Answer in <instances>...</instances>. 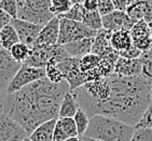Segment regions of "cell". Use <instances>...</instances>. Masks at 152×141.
<instances>
[{"label": "cell", "instance_id": "obj_11", "mask_svg": "<svg viewBox=\"0 0 152 141\" xmlns=\"http://www.w3.org/2000/svg\"><path fill=\"white\" fill-rule=\"evenodd\" d=\"M22 64L14 61L10 52L0 49V87L6 90L9 84L20 68Z\"/></svg>", "mask_w": 152, "mask_h": 141}, {"label": "cell", "instance_id": "obj_32", "mask_svg": "<svg viewBox=\"0 0 152 141\" xmlns=\"http://www.w3.org/2000/svg\"><path fill=\"white\" fill-rule=\"evenodd\" d=\"M135 128H147V129H152V103L148 106V109L143 113L137 125Z\"/></svg>", "mask_w": 152, "mask_h": 141}, {"label": "cell", "instance_id": "obj_27", "mask_svg": "<svg viewBox=\"0 0 152 141\" xmlns=\"http://www.w3.org/2000/svg\"><path fill=\"white\" fill-rule=\"evenodd\" d=\"M70 0H50V11L54 16H61L71 9Z\"/></svg>", "mask_w": 152, "mask_h": 141}, {"label": "cell", "instance_id": "obj_41", "mask_svg": "<svg viewBox=\"0 0 152 141\" xmlns=\"http://www.w3.org/2000/svg\"><path fill=\"white\" fill-rule=\"evenodd\" d=\"M15 1H16V7H18V12L23 8L24 3H25V0H15Z\"/></svg>", "mask_w": 152, "mask_h": 141}, {"label": "cell", "instance_id": "obj_12", "mask_svg": "<svg viewBox=\"0 0 152 141\" xmlns=\"http://www.w3.org/2000/svg\"><path fill=\"white\" fill-rule=\"evenodd\" d=\"M133 40V46L137 48L141 53L149 51L152 48V38L150 36L149 24L143 20L134 24L129 30Z\"/></svg>", "mask_w": 152, "mask_h": 141}, {"label": "cell", "instance_id": "obj_35", "mask_svg": "<svg viewBox=\"0 0 152 141\" xmlns=\"http://www.w3.org/2000/svg\"><path fill=\"white\" fill-rule=\"evenodd\" d=\"M114 6L111 2V0H97V11L100 16L108 15L109 13L114 11Z\"/></svg>", "mask_w": 152, "mask_h": 141}, {"label": "cell", "instance_id": "obj_1", "mask_svg": "<svg viewBox=\"0 0 152 141\" xmlns=\"http://www.w3.org/2000/svg\"><path fill=\"white\" fill-rule=\"evenodd\" d=\"M68 91L70 89L66 82L53 84L42 78L7 94L1 102L2 113L20 125L29 136L39 125L57 119L61 100Z\"/></svg>", "mask_w": 152, "mask_h": 141}, {"label": "cell", "instance_id": "obj_10", "mask_svg": "<svg viewBox=\"0 0 152 141\" xmlns=\"http://www.w3.org/2000/svg\"><path fill=\"white\" fill-rule=\"evenodd\" d=\"M10 24L14 27V30L18 33L20 42L26 45L29 48L34 47L39 33L42 30V26L20 20V19H12Z\"/></svg>", "mask_w": 152, "mask_h": 141}, {"label": "cell", "instance_id": "obj_16", "mask_svg": "<svg viewBox=\"0 0 152 141\" xmlns=\"http://www.w3.org/2000/svg\"><path fill=\"white\" fill-rule=\"evenodd\" d=\"M142 62L141 59H124L119 56L114 65V72L117 76L120 77H136L141 76Z\"/></svg>", "mask_w": 152, "mask_h": 141}, {"label": "cell", "instance_id": "obj_31", "mask_svg": "<svg viewBox=\"0 0 152 141\" xmlns=\"http://www.w3.org/2000/svg\"><path fill=\"white\" fill-rule=\"evenodd\" d=\"M59 19H66V20L75 21V22H81L82 23V18H83V8L81 4H75L71 7V9L68 12H66L65 14L57 16Z\"/></svg>", "mask_w": 152, "mask_h": 141}, {"label": "cell", "instance_id": "obj_38", "mask_svg": "<svg viewBox=\"0 0 152 141\" xmlns=\"http://www.w3.org/2000/svg\"><path fill=\"white\" fill-rule=\"evenodd\" d=\"M12 18L10 16L6 11H3L2 9H0V30H2L3 27L9 25L11 23Z\"/></svg>", "mask_w": 152, "mask_h": 141}, {"label": "cell", "instance_id": "obj_15", "mask_svg": "<svg viewBox=\"0 0 152 141\" xmlns=\"http://www.w3.org/2000/svg\"><path fill=\"white\" fill-rule=\"evenodd\" d=\"M79 65L86 82L102 78V70H100V56L90 53L80 59Z\"/></svg>", "mask_w": 152, "mask_h": 141}, {"label": "cell", "instance_id": "obj_2", "mask_svg": "<svg viewBox=\"0 0 152 141\" xmlns=\"http://www.w3.org/2000/svg\"><path fill=\"white\" fill-rule=\"evenodd\" d=\"M110 92L106 100L82 109L91 118L95 115L110 117L135 127L151 103L150 82L142 76H109Z\"/></svg>", "mask_w": 152, "mask_h": 141}, {"label": "cell", "instance_id": "obj_45", "mask_svg": "<svg viewBox=\"0 0 152 141\" xmlns=\"http://www.w3.org/2000/svg\"><path fill=\"white\" fill-rule=\"evenodd\" d=\"M65 141H80V140H79V137H72V138H69Z\"/></svg>", "mask_w": 152, "mask_h": 141}, {"label": "cell", "instance_id": "obj_22", "mask_svg": "<svg viewBox=\"0 0 152 141\" xmlns=\"http://www.w3.org/2000/svg\"><path fill=\"white\" fill-rule=\"evenodd\" d=\"M78 109H79V104L77 102L76 98L71 91H68L61 100L58 112V118H73Z\"/></svg>", "mask_w": 152, "mask_h": 141}, {"label": "cell", "instance_id": "obj_43", "mask_svg": "<svg viewBox=\"0 0 152 141\" xmlns=\"http://www.w3.org/2000/svg\"><path fill=\"white\" fill-rule=\"evenodd\" d=\"M79 140L80 141H99V140H95V139L88 138V137H84V136H79Z\"/></svg>", "mask_w": 152, "mask_h": 141}, {"label": "cell", "instance_id": "obj_39", "mask_svg": "<svg viewBox=\"0 0 152 141\" xmlns=\"http://www.w3.org/2000/svg\"><path fill=\"white\" fill-rule=\"evenodd\" d=\"M85 11L92 12L97 10V0H84L81 4Z\"/></svg>", "mask_w": 152, "mask_h": 141}, {"label": "cell", "instance_id": "obj_6", "mask_svg": "<svg viewBox=\"0 0 152 141\" xmlns=\"http://www.w3.org/2000/svg\"><path fill=\"white\" fill-rule=\"evenodd\" d=\"M97 32L86 27L81 22L59 19V35L57 45L63 46L80 39L94 38Z\"/></svg>", "mask_w": 152, "mask_h": 141}, {"label": "cell", "instance_id": "obj_44", "mask_svg": "<svg viewBox=\"0 0 152 141\" xmlns=\"http://www.w3.org/2000/svg\"><path fill=\"white\" fill-rule=\"evenodd\" d=\"M70 1L72 3V6H75V4H82L84 0H70Z\"/></svg>", "mask_w": 152, "mask_h": 141}, {"label": "cell", "instance_id": "obj_47", "mask_svg": "<svg viewBox=\"0 0 152 141\" xmlns=\"http://www.w3.org/2000/svg\"><path fill=\"white\" fill-rule=\"evenodd\" d=\"M149 28H150V36H151V38H152V24L149 25Z\"/></svg>", "mask_w": 152, "mask_h": 141}, {"label": "cell", "instance_id": "obj_14", "mask_svg": "<svg viewBox=\"0 0 152 141\" xmlns=\"http://www.w3.org/2000/svg\"><path fill=\"white\" fill-rule=\"evenodd\" d=\"M59 35V19L54 16L51 19L39 33L34 46H54L57 45Z\"/></svg>", "mask_w": 152, "mask_h": 141}, {"label": "cell", "instance_id": "obj_17", "mask_svg": "<svg viewBox=\"0 0 152 141\" xmlns=\"http://www.w3.org/2000/svg\"><path fill=\"white\" fill-rule=\"evenodd\" d=\"M111 32L102 28L98 30L96 36L94 37L93 46H92V54L98 56H109L114 53H118L113 50L110 44V38H111Z\"/></svg>", "mask_w": 152, "mask_h": 141}, {"label": "cell", "instance_id": "obj_4", "mask_svg": "<svg viewBox=\"0 0 152 141\" xmlns=\"http://www.w3.org/2000/svg\"><path fill=\"white\" fill-rule=\"evenodd\" d=\"M70 56L65 50L63 46L54 45V46H34L30 49V54L28 59L23 64L29 65L32 68H45L47 64L52 59H55L57 63L69 59Z\"/></svg>", "mask_w": 152, "mask_h": 141}, {"label": "cell", "instance_id": "obj_7", "mask_svg": "<svg viewBox=\"0 0 152 141\" xmlns=\"http://www.w3.org/2000/svg\"><path fill=\"white\" fill-rule=\"evenodd\" d=\"M45 78V70L44 68H32L29 65L22 64L20 68L15 74L13 79L9 84L8 88L6 89L7 94H14L20 89L25 88L26 86L30 85L32 82Z\"/></svg>", "mask_w": 152, "mask_h": 141}, {"label": "cell", "instance_id": "obj_3", "mask_svg": "<svg viewBox=\"0 0 152 141\" xmlns=\"http://www.w3.org/2000/svg\"><path fill=\"white\" fill-rule=\"evenodd\" d=\"M135 127L120 121L95 115L90 118L88 126L83 134L84 137L99 141H129Z\"/></svg>", "mask_w": 152, "mask_h": 141}, {"label": "cell", "instance_id": "obj_42", "mask_svg": "<svg viewBox=\"0 0 152 141\" xmlns=\"http://www.w3.org/2000/svg\"><path fill=\"white\" fill-rule=\"evenodd\" d=\"M6 96H7L6 90L0 87V102H2V100L4 99V97H6Z\"/></svg>", "mask_w": 152, "mask_h": 141}, {"label": "cell", "instance_id": "obj_48", "mask_svg": "<svg viewBox=\"0 0 152 141\" xmlns=\"http://www.w3.org/2000/svg\"><path fill=\"white\" fill-rule=\"evenodd\" d=\"M24 141H30V139H29V138H28V137H27V138H26V139H25V140H24Z\"/></svg>", "mask_w": 152, "mask_h": 141}, {"label": "cell", "instance_id": "obj_46", "mask_svg": "<svg viewBox=\"0 0 152 141\" xmlns=\"http://www.w3.org/2000/svg\"><path fill=\"white\" fill-rule=\"evenodd\" d=\"M150 98H151V103H152V82H150Z\"/></svg>", "mask_w": 152, "mask_h": 141}, {"label": "cell", "instance_id": "obj_20", "mask_svg": "<svg viewBox=\"0 0 152 141\" xmlns=\"http://www.w3.org/2000/svg\"><path fill=\"white\" fill-rule=\"evenodd\" d=\"M110 44H111V47L113 48V50L119 54L129 49L133 46V40L129 30L113 32L111 34Z\"/></svg>", "mask_w": 152, "mask_h": 141}, {"label": "cell", "instance_id": "obj_5", "mask_svg": "<svg viewBox=\"0 0 152 141\" xmlns=\"http://www.w3.org/2000/svg\"><path fill=\"white\" fill-rule=\"evenodd\" d=\"M54 18L50 11V0H25L23 8L18 12L16 19L44 26Z\"/></svg>", "mask_w": 152, "mask_h": 141}, {"label": "cell", "instance_id": "obj_23", "mask_svg": "<svg viewBox=\"0 0 152 141\" xmlns=\"http://www.w3.org/2000/svg\"><path fill=\"white\" fill-rule=\"evenodd\" d=\"M18 42H20L18 33L11 24L4 26L0 30V46L2 49L10 51V49Z\"/></svg>", "mask_w": 152, "mask_h": 141}, {"label": "cell", "instance_id": "obj_26", "mask_svg": "<svg viewBox=\"0 0 152 141\" xmlns=\"http://www.w3.org/2000/svg\"><path fill=\"white\" fill-rule=\"evenodd\" d=\"M30 49L28 46L26 45L22 44V42H18V44H15L13 47L10 49V54L11 56L14 59V61H16L18 63H20V64H23L24 62L26 61L28 59V56L30 54Z\"/></svg>", "mask_w": 152, "mask_h": 141}, {"label": "cell", "instance_id": "obj_37", "mask_svg": "<svg viewBox=\"0 0 152 141\" xmlns=\"http://www.w3.org/2000/svg\"><path fill=\"white\" fill-rule=\"evenodd\" d=\"M119 56H121V58H124V59H129V60L139 59V58L141 56V52L138 50L137 48H135L134 46H132V47L129 48V49H127L126 51L120 53V54H119Z\"/></svg>", "mask_w": 152, "mask_h": 141}, {"label": "cell", "instance_id": "obj_8", "mask_svg": "<svg viewBox=\"0 0 152 141\" xmlns=\"http://www.w3.org/2000/svg\"><path fill=\"white\" fill-rule=\"evenodd\" d=\"M79 62V58H69L57 63V66L64 76L65 82L69 85L70 91L80 88L86 82L84 75L80 70Z\"/></svg>", "mask_w": 152, "mask_h": 141}, {"label": "cell", "instance_id": "obj_40", "mask_svg": "<svg viewBox=\"0 0 152 141\" xmlns=\"http://www.w3.org/2000/svg\"><path fill=\"white\" fill-rule=\"evenodd\" d=\"M111 2L118 11H125L127 8V0H111Z\"/></svg>", "mask_w": 152, "mask_h": 141}, {"label": "cell", "instance_id": "obj_19", "mask_svg": "<svg viewBox=\"0 0 152 141\" xmlns=\"http://www.w3.org/2000/svg\"><path fill=\"white\" fill-rule=\"evenodd\" d=\"M94 38H85L63 45V48L67 51L70 58H83L91 53Z\"/></svg>", "mask_w": 152, "mask_h": 141}, {"label": "cell", "instance_id": "obj_25", "mask_svg": "<svg viewBox=\"0 0 152 141\" xmlns=\"http://www.w3.org/2000/svg\"><path fill=\"white\" fill-rule=\"evenodd\" d=\"M45 78L50 80L53 84H61V82H65L64 76L61 72L59 70L58 66H57V61L55 59H52L45 66Z\"/></svg>", "mask_w": 152, "mask_h": 141}, {"label": "cell", "instance_id": "obj_30", "mask_svg": "<svg viewBox=\"0 0 152 141\" xmlns=\"http://www.w3.org/2000/svg\"><path fill=\"white\" fill-rule=\"evenodd\" d=\"M73 121L76 124L77 127V131H78V135L83 136V134L85 132L86 128L88 126V123H90V117H88L86 113L82 109H78L77 113L73 116Z\"/></svg>", "mask_w": 152, "mask_h": 141}, {"label": "cell", "instance_id": "obj_29", "mask_svg": "<svg viewBox=\"0 0 152 141\" xmlns=\"http://www.w3.org/2000/svg\"><path fill=\"white\" fill-rule=\"evenodd\" d=\"M141 62H142V68H141V76L146 78L148 82H152V48L147 52L141 53Z\"/></svg>", "mask_w": 152, "mask_h": 141}, {"label": "cell", "instance_id": "obj_24", "mask_svg": "<svg viewBox=\"0 0 152 141\" xmlns=\"http://www.w3.org/2000/svg\"><path fill=\"white\" fill-rule=\"evenodd\" d=\"M82 23L84 24L85 26L91 28V30L98 32L102 28V16L99 15L98 11H85L83 9V18H82Z\"/></svg>", "mask_w": 152, "mask_h": 141}, {"label": "cell", "instance_id": "obj_21", "mask_svg": "<svg viewBox=\"0 0 152 141\" xmlns=\"http://www.w3.org/2000/svg\"><path fill=\"white\" fill-rule=\"evenodd\" d=\"M56 119H51L39 125L28 136L30 141H53V132L55 127Z\"/></svg>", "mask_w": 152, "mask_h": 141}, {"label": "cell", "instance_id": "obj_50", "mask_svg": "<svg viewBox=\"0 0 152 141\" xmlns=\"http://www.w3.org/2000/svg\"><path fill=\"white\" fill-rule=\"evenodd\" d=\"M0 49H2V48H1V46H0Z\"/></svg>", "mask_w": 152, "mask_h": 141}, {"label": "cell", "instance_id": "obj_28", "mask_svg": "<svg viewBox=\"0 0 152 141\" xmlns=\"http://www.w3.org/2000/svg\"><path fill=\"white\" fill-rule=\"evenodd\" d=\"M125 13L134 23H137L139 21L143 20V13L140 0H134L132 2H129L125 10Z\"/></svg>", "mask_w": 152, "mask_h": 141}, {"label": "cell", "instance_id": "obj_33", "mask_svg": "<svg viewBox=\"0 0 152 141\" xmlns=\"http://www.w3.org/2000/svg\"><path fill=\"white\" fill-rule=\"evenodd\" d=\"M129 141H152V129L135 128Z\"/></svg>", "mask_w": 152, "mask_h": 141}, {"label": "cell", "instance_id": "obj_34", "mask_svg": "<svg viewBox=\"0 0 152 141\" xmlns=\"http://www.w3.org/2000/svg\"><path fill=\"white\" fill-rule=\"evenodd\" d=\"M0 9L6 11L12 19H16L18 7L15 0H0Z\"/></svg>", "mask_w": 152, "mask_h": 141}, {"label": "cell", "instance_id": "obj_9", "mask_svg": "<svg viewBox=\"0 0 152 141\" xmlns=\"http://www.w3.org/2000/svg\"><path fill=\"white\" fill-rule=\"evenodd\" d=\"M28 134L16 122L0 113V141H24Z\"/></svg>", "mask_w": 152, "mask_h": 141}, {"label": "cell", "instance_id": "obj_13", "mask_svg": "<svg viewBox=\"0 0 152 141\" xmlns=\"http://www.w3.org/2000/svg\"><path fill=\"white\" fill-rule=\"evenodd\" d=\"M102 28L109 32H119V30H131L134 26V22L126 15L125 11H118L109 13L102 18Z\"/></svg>", "mask_w": 152, "mask_h": 141}, {"label": "cell", "instance_id": "obj_18", "mask_svg": "<svg viewBox=\"0 0 152 141\" xmlns=\"http://www.w3.org/2000/svg\"><path fill=\"white\" fill-rule=\"evenodd\" d=\"M72 137H79L73 118H57L53 132V141H65Z\"/></svg>", "mask_w": 152, "mask_h": 141}, {"label": "cell", "instance_id": "obj_49", "mask_svg": "<svg viewBox=\"0 0 152 141\" xmlns=\"http://www.w3.org/2000/svg\"><path fill=\"white\" fill-rule=\"evenodd\" d=\"M132 1H134V0H127V4H129V2H132Z\"/></svg>", "mask_w": 152, "mask_h": 141}, {"label": "cell", "instance_id": "obj_36", "mask_svg": "<svg viewBox=\"0 0 152 141\" xmlns=\"http://www.w3.org/2000/svg\"><path fill=\"white\" fill-rule=\"evenodd\" d=\"M143 13V21L149 25L152 24V0H140Z\"/></svg>", "mask_w": 152, "mask_h": 141}]
</instances>
